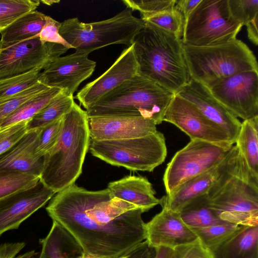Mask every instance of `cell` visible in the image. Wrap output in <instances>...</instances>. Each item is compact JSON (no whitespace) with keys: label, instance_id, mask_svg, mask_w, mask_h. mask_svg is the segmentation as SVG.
Wrapping results in <instances>:
<instances>
[{"label":"cell","instance_id":"obj_9","mask_svg":"<svg viewBox=\"0 0 258 258\" xmlns=\"http://www.w3.org/2000/svg\"><path fill=\"white\" fill-rule=\"evenodd\" d=\"M243 26L232 16L228 0H202L183 28L184 45L206 47L233 41Z\"/></svg>","mask_w":258,"mask_h":258},{"label":"cell","instance_id":"obj_33","mask_svg":"<svg viewBox=\"0 0 258 258\" xmlns=\"http://www.w3.org/2000/svg\"><path fill=\"white\" fill-rule=\"evenodd\" d=\"M39 176L15 171H0V199L17 191L34 185Z\"/></svg>","mask_w":258,"mask_h":258},{"label":"cell","instance_id":"obj_45","mask_svg":"<svg viewBox=\"0 0 258 258\" xmlns=\"http://www.w3.org/2000/svg\"><path fill=\"white\" fill-rule=\"evenodd\" d=\"M202 0H176V6L182 13L184 24Z\"/></svg>","mask_w":258,"mask_h":258},{"label":"cell","instance_id":"obj_17","mask_svg":"<svg viewBox=\"0 0 258 258\" xmlns=\"http://www.w3.org/2000/svg\"><path fill=\"white\" fill-rule=\"evenodd\" d=\"M194 105L209 120L223 129L234 144L241 122L211 94L208 88L189 79L176 94Z\"/></svg>","mask_w":258,"mask_h":258},{"label":"cell","instance_id":"obj_12","mask_svg":"<svg viewBox=\"0 0 258 258\" xmlns=\"http://www.w3.org/2000/svg\"><path fill=\"white\" fill-rule=\"evenodd\" d=\"M213 96L236 117L258 116V72L232 75L208 88Z\"/></svg>","mask_w":258,"mask_h":258},{"label":"cell","instance_id":"obj_22","mask_svg":"<svg viewBox=\"0 0 258 258\" xmlns=\"http://www.w3.org/2000/svg\"><path fill=\"white\" fill-rule=\"evenodd\" d=\"M112 198H116L131 203L147 212L158 205L151 183L144 177L126 176L119 180L110 182L107 187Z\"/></svg>","mask_w":258,"mask_h":258},{"label":"cell","instance_id":"obj_41","mask_svg":"<svg viewBox=\"0 0 258 258\" xmlns=\"http://www.w3.org/2000/svg\"><path fill=\"white\" fill-rule=\"evenodd\" d=\"M23 242L5 243L0 245V258H31L34 255L33 251L16 257L17 254L24 247Z\"/></svg>","mask_w":258,"mask_h":258},{"label":"cell","instance_id":"obj_10","mask_svg":"<svg viewBox=\"0 0 258 258\" xmlns=\"http://www.w3.org/2000/svg\"><path fill=\"white\" fill-rule=\"evenodd\" d=\"M232 146L190 140L175 153L165 170L163 182L167 194L216 165L225 158Z\"/></svg>","mask_w":258,"mask_h":258},{"label":"cell","instance_id":"obj_43","mask_svg":"<svg viewBox=\"0 0 258 258\" xmlns=\"http://www.w3.org/2000/svg\"><path fill=\"white\" fill-rule=\"evenodd\" d=\"M181 258H213L210 251L204 247L199 239L191 244Z\"/></svg>","mask_w":258,"mask_h":258},{"label":"cell","instance_id":"obj_31","mask_svg":"<svg viewBox=\"0 0 258 258\" xmlns=\"http://www.w3.org/2000/svg\"><path fill=\"white\" fill-rule=\"evenodd\" d=\"M39 0H0V33L23 15L35 10Z\"/></svg>","mask_w":258,"mask_h":258},{"label":"cell","instance_id":"obj_1","mask_svg":"<svg viewBox=\"0 0 258 258\" xmlns=\"http://www.w3.org/2000/svg\"><path fill=\"white\" fill-rule=\"evenodd\" d=\"M46 210L95 258H122L146 239L143 211L112 198L107 188L89 190L75 184L56 193Z\"/></svg>","mask_w":258,"mask_h":258},{"label":"cell","instance_id":"obj_5","mask_svg":"<svg viewBox=\"0 0 258 258\" xmlns=\"http://www.w3.org/2000/svg\"><path fill=\"white\" fill-rule=\"evenodd\" d=\"M173 93L137 74L100 98L86 110L88 117L136 116L161 123Z\"/></svg>","mask_w":258,"mask_h":258},{"label":"cell","instance_id":"obj_2","mask_svg":"<svg viewBox=\"0 0 258 258\" xmlns=\"http://www.w3.org/2000/svg\"><path fill=\"white\" fill-rule=\"evenodd\" d=\"M211 209L223 221L238 226L258 225V177L233 145L207 193Z\"/></svg>","mask_w":258,"mask_h":258},{"label":"cell","instance_id":"obj_25","mask_svg":"<svg viewBox=\"0 0 258 258\" xmlns=\"http://www.w3.org/2000/svg\"><path fill=\"white\" fill-rule=\"evenodd\" d=\"M46 16L35 10L18 19L1 33L0 49L38 35L45 23Z\"/></svg>","mask_w":258,"mask_h":258},{"label":"cell","instance_id":"obj_23","mask_svg":"<svg viewBox=\"0 0 258 258\" xmlns=\"http://www.w3.org/2000/svg\"><path fill=\"white\" fill-rule=\"evenodd\" d=\"M209 250L213 258H258V225L241 226L232 236Z\"/></svg>","mask_w":258,"mask_h":258},{"label":"cell","instance_id":"obj_6","mask_svg":"<svg viewBox=\"0 0 258 258\" xmlns=\"http://www.w3.org/2000/svg\"><path fill=\"white\" fill-rule=\"evenodd\" d=\"M183 53L190 79L209 88L218 82L241 72H258L253 52L242 41L206 47L183 44Z\"/></svg>","mask_w":258,"mask_h":258},{"label":"cell","instance_id":"obj_11","mask_svg":"<svg viewBox=\"0 0 258 258\" xmlns=\"http://www.w3.org/2000/svg\"><path fill=\"white\" fill-rule=\"evenodd\" d=\"M68 50L60 44H42L38 35L0 49V80L25 74L36 68L44 69Z\"/></svg>","mask_w":258,"mask_h":258},{"label":"cell","instance_id":"obj_39","mask_svg":"<svg viewBox=\"0 0 258 258\" xmlns=\"http://www.w3.org/2000/svg\"><path fill=\"white\" fill-rule=\"evenodd\" d=\"M28 121L19 122L0 129V155L14 146L28 132Z\"/></svg>","mask_w":258,"mask_h":258},{"label":"cell","instance_id":"obj_38","mask_svg":"<svg viewBox=\"0 0 258 258\" xmlns=\"http://www.w3.org/2000/svg\"><path fill=\"white\" fill-rule=\"evenodd\" d=\"M228 5L233 17L242 26L258 15L257 0H228Z\"/></svg>","mask_w":258,"mask_h":258},{"label":"cell","instance_id":"obj_35","mask_svg":"<svg viewBox=\"0 0 258 258\" xmlns=\"http://www.w3.org/2000/svg\"><path fill=\"white\" fill-rule=\"evenodd\" d=\"M47 88L38 81L25 90L0 102V127L5 120L25 102Z\"/></svg>","mask_w":258,"mask_h":258},{"label":"cell","instance_id":"obj_37","mask_svg":"<svg viewBox=\"0 0 258 258\" xmlns=\"http://www.w3.org/2000/svg\"><path fill=\"white\" fill-rule=\"evenodd\" d=\"M62 124V117L39 129L36 155L44 156L53 147L59 137Z\"/></svg>","mask_w":258,"mask_h":258},{"label":"cell","instance_id":"obj_30","mask_svg":"<svg viewBox=\"0 0 258 258\" xmlns=\"http://www.w3.org/2000/svg\"><path fill=\"white\" fill-rule=\"evenodd\" d=\"M241 227L228 222L201 228H190L201 244L210 249L228 238Z\"/></svg>","mask_w":258,"mask_h":258},{"label":"cell","instance_id":"obj_7","mask_svg":"<svg viewBox=\"0 0 258 258\" xmlns=\"http://www.w3.org/2000/svg\"><path fill=\"white\" fill-rule=\"evenodd\" d=\"M145 24L126 7L113 17L100 21L85 23L77 18L66 20L61 23L59 32L76 51L88 55L110 45L131 46Z\"/></svg>","mask_w":258,"mask_h":258},{"label":"cell","instance_id":"obj_19","mask_svg":"<svg viewBox=\"0 0 258 258\" xmlns=\"http://www.w3.org/2000/svg\"><path fill=\"white\" fill-rule=\"evenodd\" d=\"M156 124L151 119L136 116L88 117L90 139L117 140L145 137L156 133Z\"/></svg>","mask_w":258,"mask_h":258},{"label":"cell","instance_id":"obj_8","mask_svg":"<svg viewBox=\"0 0 258 258\" xmlns=\"http://www.w3.org/2000/svg\"><path fill=\"white\" fill-rule=\"evenodd\" d=\"M89 150L93 156L108 164L132 171L152 172L163 163L167 156L165 139L158 131L128 139H90Z\"/></svg>","mask_w":258,"mask_h":258},{"label":"cell","instance_id":"obj_32","mask_svg":"<svg viewBox=\"0 0 258 258\" xmlns=\"http://www.w3.org/2000/svg\"><path fill=\"white\" fill-rule=\"evenodd\" d=\"M43 68L35 69L26 73L0 80V102L25 90L38 81Z\"/></svg>","mask_w":258,"mask_h":258},{"label":"cell","instance_id":"obj_27","mask_svg":"<svg viewBox=\"0 0 258 258\" xmlns=\"http://www.w3.org/2000/svg\"><path fill=\"white\" fill-rule=\"evenodd\" d=\"M73 95L61 90L42 109L27 122L28 131L42 128L62 118L72 108Z\"/></svg>","mask_w":258,"mask_h":258},{"label":"cell","instance_id":"obj_18","mask_svg":"<svg viewBox=\"0 0 258 258\" xmlns=\"http://www.w3.org/2000/svg\"><path fill=\"white\" fill-rule=\"evenodd\" d=\"M146 240L156 248L174 249L198 239L192 230L183 222L179 212L165 208L146 223Z\"/></svg>","mask_w":258,"mask_h":258},{"label":"cell","instance_id":"obj_28","mask_svg":"<svg viewBox=\"0 0 258 258\" xmlns=\"http://www.w3.org/2000/svg\"><path fill=\"white\" fill-rule=\"evenodd\" d=\"M183 222L190 228H201L225 223L211 209L207 195L192 200L179 212Z\"/></svg>","mask_w":258,"mask_h":258},{"label":"cell","instance_id":"obj_48","mask_svg":"<svg viewBox=\"0 0 258 258\" xmlns=\"http://www.w3.org/2000/svg\"><path fill=\"white\" fill-rule=\"evenodd\" d=\"M126 256V255L125 256H124V257H122V258H125ZM76 258H95V257L89 256L88 255H86V254L83 253V255H81L80 256H78V257H77Z\"/></svg>","mask_w":258,"mask_h":258},{"label":"cell","instance_id":"obj_29","mask_svg":"<svg viewBox=\"0 0 258 258\" xmlns=\"http://www.w3.org/2000/svg\"><path fill=\"white\" fill-rule=\"evenodd\" d=\"M61 91L56 88H48L40 92L25 102L6 118L1 125L0 129L19 122L29 121Z\"/></svg>","mask_w":258,"mask_h":258},{"label":"cell","instance_id":"obj_36","mask_svg":"<svg viewBox=\"0 0 258 258\" xmlns=\"http://www.w3.org/2000/svg\"><path fill=\"white\" fill-rule=\"evenodd\" d=\"M122 2L132 11H139L141 15V19L144 20L156 14L173 9L175 6L176 0H123Z\"/></svg>","mask_w":258,"mask_h":258},{"label":"cell","instance_id":"obj_44","mask_svg":"<svg viewBox=\"0 0 258 258\" xmlns=\"http://www.w3.org/2000/svg\"><path fill=\"white\" fill-rule=\"evenodd\" d=\"M190 244L179 246L174 249L165 247H157L156 258H181Z\"/></svg>","mask_w":258,"mask_h":258},{"label":"cell","instance_id":"obj_21","mask_svg":"<svg viewBox=\"0 0 258 258\" xmlns=\"http://www.w3.org/2000/svg\"><path fill=\"white\" fill-rule=\"evenodd\" d=\"M226 156L209 170L186 181L171 194L163 197L160 199L162 207L179 212L192 200L207 194L219 174Z\"/></svg>","mask_w":258,"mask_h":258},{"label":"cell","instance_id":"obj_3","mask_svg":"<svg viewBox=\"0 0 258 258\" xmlns=\"http://www.w3.org/2000/svg\"><path fill=\"white\" fill-rule=\"evenodd\" d=\"M145 22L133 44L138 74L176 94L190 79L182 40Z\"/></svg>","mask_w":258,"mask_h":258},{"label":"cell","instance_id":"obj_42","mask_svg":"<svg viewBox=\"0 0 258 258\" xmlns=\"http://www.w3.org/2000/svg\"><path fill=\"white\" fill-rule=\"evenodd\" d=\"M157 248L146 240L139 243L125 258H156Z\"/></svg>","mask_w":258,"mask_h":258},{"label":"cell","instance_id":"obj_20","mask_svg":"<svg viewBox=\"0 0 258 258\" xmlns=\"http://www.w3.org/2000/svg\"><path fill=\"white\" fill-rule=\"evenodd\" d=\"M39 129L28 131L12 148L0 155V171H15L40 176L44 157L36 155Z\"/></svg>","mask_w":258,"mask_h":258},{"label":"cell","instance_id":"obj_24","mask_svg":"<svg viewBox=\"0 0 258 258\" xmlns=\"http://www.w3.org/2000/svg\"><path fill=\"white\" fill-rule=\"evenodd\" d=\"M39 242L41 250L39 258H76L84 253L74 237L53 221L47 236Z\"/></svg>","mask_w":258,"mask_h":258},{"label":"cell","instance_id":"obj_16","mask_svg":"<svg viewBox=\"0 0 258 258\" xmlns=\"http://www.w3.org/2000/svg\"><path fill=\"white\" fill-rule=\"evenodd\" d=\"M138 74V64L132 44L121 52L102 75L81 89L75 98L87 110L104 95Z\"/></svg>","mask_w":258,"mask_h":258},{"label":"cell","instance_id":"obj_26","mask_svg":"<svg viewBox=\"0 0 258 258\" xmlns=\"http://www.w3.org/2000/svg\"><path fill=\"white\" fill-rule=\"evenodd\" d=\"M235 143L250 171L258 177V116L243 121Z\"/></svg>","mask_w":258,"mask_h":258},{"label":"cell","instance_id":"obj_15","mask_svg":"<svg viewBox=\"0 0 258 258\" xmlns=\"http://www.w3.org/2000/svg\"><path fill=\"white\" fill-rule=\"evenodd\" d=\"M88 55L75 51L55 58L40 72L38 81L48 88H58L73 95L95 70L96 62Z\"/></svg>","mask_w":258,"mask_h":258},{"label":"cell","instance_id":"obj_47","mask_svg":"<svg viewBox=\"0 0 258 258\" xmlns=\"http://www.w3.org/2000/svg\"><path fill=\"white\" fill-rule=\"evenodd\" d=\"M59 2V1H53V0H42L40 1V3H43V4L51 6L54 4L58 3Z\"/></svg>","mask_w":258,"mask_h":258},{"label":"cell","instance_id":"obj_13","mask_svg":"<svg viewBox=\"0 0 258 258\" xmlns=\"http://www.w3.org/2000/svg\"><path fill=\"white\" fill-rule=\"evenodd\" d=\"M163 121L171 123L185 133L190 140H198L231 146L228 135L220 126L206 117L194 105L175 94Z\"/></svg>","mask_w":258,"mask_h":258},{"label":"cell","instance_id":"obj_34","mask_svg":"<svg viewBox=\"0 0 258 258\" xmlns=\"http://www.w3.org/2000/svg\"><path fill=\"white\" fill-rule=\"evenodd\" d=\"M143 20L170 32L180 38L183 35L184 19L176 5L171 10L160 12Z\"/></svg>","mask_w":258,"mask_h":258},{"label":"cell","instance_id":"obj_40","mask_svg":"<svg viewBox=\"0 0 258 258\" xmlns=\"http://www.w3.org/2000/svg\"><path fill=\"white\" fill-rule=\"evenodd\" d=\"M60 26L61 23L46 16L45 23L38 34L41 42L42 44L49 42L60 44L68 49L73 48L59 34Z\"/></svg>","mask_w":258,"mask_h":258},{"label":"cell","instance_id":"obj_46","mask_svg":"<svg viewBox=\"0 0 258 258\" xmlns=\"http://www.w3.org/2000/svg\"><path fill=\"white\" fill-rule=\"evenodd\" d=\"M257 21L258 15L245 25L247 27L248 38L255 45L258 44Z\"/></svg>","mask_w":258,"mask_h":258},{"label":"cell","instance_id":"obj_14","mask_svg":"<svg viewBox=\"0 0 258 258\" xmlns=\"http://www.w3.org/2000/svg\"><path fill=\"white\" fill-rule=\"evenodd\" d=\"M56 193L40 179L34 185L0 199V236L18 228L21 224L44 206Z\"/></svg>","mask_w":258,"mask_h":258},{"label":"cell","instance_id":"obj_4","mask_svg":"<svg viewBox=\"0 0 258 258\" xmlns=\"http://www.w3.org/2000/svg\"><path fill=\"white\" fill-rule=\"evenodd\" d=\"M90 141L87 111L75 102L62 117L56 143L44 156L40 180L55 193L75 184L82 173Z\"/></svg>","mask_w":258,"mask_h":258}]
</instances>
